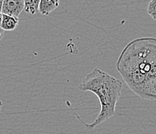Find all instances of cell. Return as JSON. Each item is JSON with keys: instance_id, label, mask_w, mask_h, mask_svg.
<instances>
[{"instance_id": "4", "label": "cell", "mask_w": 156, "mask_h": 134, "mask_svg": "<svg viewBox=\"0 0 156 134\" xmlns=\"http://www.w3.org/2000/svg\"><path fill=\"white\" fill-rule=\"evenodd\" d=\"M59 6V1L41 0L39 4V12L43 15H48Z\"/></svg>"}, {"instance_id": "11", "label": "cell", "mask_w": 156, "mask_h": 134, "mask_svg": "<svg viewBox=\"0 0 156 134\" xmlns=\"http://www.w3.org/2000/svg\"><path fill=\"white\" fill-rule=\"evenodd\" d=\"M2 101L0 100V113H1V111H2Z\"/></svg>"}, {"instance_id": "9", "label": "cell", "mask_w": 156, "mask_h": 134, "mask_svg": "<svg viewBox=\"0 0 156 134\" xmlns=\"http://www.w3.org/2000/svg\"><path fill=\"white\" fill-rule=\"evenodd\" d=\"M2 4H3V1H2V0H0V13H2Z\"/></svg>"}, {"instance_id": "8", "label": "cell", "mask_w": 156, "mask_h": 134, "mask_svg": "<svg viewBox=\"0 0 156 134\" xmlns=\"http://www.w3.org/2000/svg\"><path fill=\"white\" fill-rule=\"evenodd\" d=\"M3 36H4V30L2 29V28L0 27V40H2Z\"/></svg>"}, {"instance_id": "6", "label": "cell", "mask_w": 156, "mask_h": 134, "mask_svg": "<svg viewBox=\"0 0 156 134\" xmlns=\"http://www.w3.org/2000/svg\"><path fill=\"white\" fill-rule=\"evenodd\" d=\"M40 1L38 0H25L24 1V10L27 13L34 15L39 11Z\"/></svg>"}, {"instance_id": "3", "label": "cell", "mask_w": 156, "mask_h": 134, "mask_svg": "<svg viewBox=\"0 0 156 134\" xmlns=\"http://www.w3.org/2000/svg\"><path fill=\"white\" fill-rule=\"evenodd\" d=\"M23 9V0H4L2 14L18 18Z\"/></svg>"}, {"instance_id": "10", "label": "cell", "mask_w": 156, "mask_h": 134, "mask_svg": "<svg viewBox=\"0 0 156 134\" xmlns=\"http://www.w3.org/2000/svg\"><path fill=\"white\" fill-rule=\"evenodd\" d=\"M2 14L0 13V27H1V24H2Z\"/></svg>"}, {"instance_id": "2", "label": "cell", "mask_w": 156, "mask_h": 134, "mask_svg": "<svg viewBox=\"0 0 156 134\" xmlns=\"http://www.w3.org/2000/svg\"><path fill=\"white\" fill-rule=\"evenodd\" d=\"M122 88L123 82L120 79L99 68H94L91 72L86 74L79 85V89L96 94L101 106L100 113L94 122L91 124L83 122L88 130H93L114 115Z\"/></svg>"}, {"instance_id": "5", "label": "cell", "mask_w": 156, "mask_h": 134, "mask_svg": "<svg viewBox=\"0 0 156 134\" xmlns=\"http://www.w3.org/2000/svg\"><path fill=\"white\" fill-rule=\"evenodd\" d=\"M20 22L19 18L2 14V20L1 28L4 31H12L16 29Z\"/></svg>"}, {"instance_id": "1", "label": "cell", "mask_w": 156, "mask_h": 134, "mask_svg": "<svg viewBox=\"0 0 156 134\" xmlns=\"http://www.w3.org/2000/svg\"><path fill=\"white\" fill-rule=\"evenodd\" d=\"M116 67L134 94L146 100H156V38H137L127 43Z\"/></svg>"}, {"instance_id": "7", "label": "cell", "mask_w": 156, "mask_h": 134, "mask_svg": "<svg viewBox=\"0 0 156 134\" xmlns=\"http://www.w3.org/2000/svg\"><path fill=\"white\" fill-rule=\"evenodd\" d=\"M147 11L148 15L154 20H156V0H152L147 5Z\"/></svg>"}]
</instances>
